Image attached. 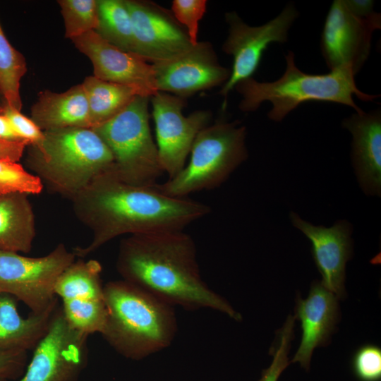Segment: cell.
Here are the masks:
<instances>
[{
    "instance_id": "cell-1",
    "label": "cell",
    "mask_w": 381,
    "mask_h": 381,
    "mask_svg": "<svg viewBox=\"0 0 381 381\" xmlns=\"http://www.w3.org/2000/svg\"><path fill=\"white\" fill-rule=\"evenodd\" d=\"M71 201L78 219L92 231L89 244L73 250L81 259L119 236L183 231L210 212L205 204L167 195L155 186L126 183L113 170L96 177Z\"/></svg>"
},
{
    "instance_id": "cell-2",
    "label": "cell",
    "mask_w": 381,
    "mask_h": 381,
    "mask_svg": "<svg viewBox=\"0 0 381 381\" xmlns=\"http://www.w3.org/2000/svg\"><path fill=\"white\" fill-rule=\"evenodd\" d=\"M122 279L186 310L211 309L236 321L242 315L202 279L193 238L183 231L129 235L119 245Z\"/></svg>"
},
{
    "instance_id": "cell-3",
    "label": "cell",
    "mask_w": 381,
    "mask_h": 381,
    "mask_svg": "<svg viewBox=\"0 0 381 381\" xmlns=\"http://www.w3.org/2000/svg\"><path fill=\"white\" fill-rule=\"evenodd\" d=\"M104 298L108 318L101 334L121 356L140 361L172 344L175 307L122 279L104 285Z\"/></svg>"
},
{
    "instance_id": "cell-4",
    "label": "cell",
    "mask_w": 381,
    "mask_h": 381,
    "mask_svg": "<svg viewBox=\"0 0 381 381\" xmlns=\"http://www.w3.org/2000/svg\"><path fill=\"white\" fill-rule=\"evenodd\" d=\"M44 132L39 145H28L26 163L52 192L72 200L96 177L114 169L113 155L92 129Z\"/></svg>"
},
{
    "instance_id": "cell-5",
    "label": "cell",
    "mask_w": 381,
    "mask_h": 381,
    "mask_svg": "<svg viewBox=\"0 0 381 381\" xmlns=\"http://www.w3.org/2000/svg\"><path fill=\"white\" fill-rule=\"evenodd\" d=\"M285 60V71L277 80L259 82L251 77L236 85L234 88L242 96L238 104L241 111H256L262 102L267 101L272 104L268 118L279 122L304 102H334L361 112L363 110L354 102L353 96L366 102L380 97L361 91L356 85V75L349 69L332 70L326 74H309L296 66L293 52H287Z\"/></svg>"
},
{
    "instance_id": "cell-6",
    "label": "cell",
    "mask_w": 381,
    "mask_h": 381,
    "mask_svg": "<svg viewBox=\"0 0 381 381\" xmlns=\"http://www.w3.org/2000/svg\"><path fill=\"white\" fill-rule=\"evenodd\" d=\"M246 128L238 121H219L197 135L189 163L174 177L155 186L175 198L220 186L248 157Z\"/></svg>"
},
{
    "instance_id": "cell-7",
    "label": "cell",
    "mask_w": 381,
    "mask_h": 381,
    "mask_svg": "<svg viewBox=\"0 0 381 381\" xmlns=\"http://www.w3.org/2000/svg\"><path fill=\"white\" fill-rule=\"evenodd\" d=\"M150 99L135 96L113 118L92 128L113 155V171L133 186H153L164 173L149 125Z\"/></svg>"
},
{
    "instance_id": "cell-8",
    "label": "cell",
    "mask_w": 381,
    "mask_h": 381,
    "mask_svg": "<svg viewBox=\"0 0 381 381\" xmlns=\"http://www.w3.org/2000/svg\"><path fill=\"white\" fill-rule=\"evenodd\" d=\"M75 258L63 243L37 258L0 250V294L22 301L31 313H42L57 303L56 282Z\"/></svg>"
},
{
    "instance_id": "cell-9",
    "label": "cell",
    "mask_w": 381,
    "mask_h": 381,
    "mask_svg": "<svg viewBox=\"0 0 381 381\" xmlns=\"http://www.w3.org/2000/svg\"><path fill=\"white\" fill-rule=\"evenodd\" d=\"M298 16L293 4H287L277 16L260 26L247 25L234 11L225 14L229 35L222 50L231 55L234 61L230 77L219 92L225 98L224 109L229 92L238 83L252 77L269 45L287 41L289 30Z\"/></svg>"
},
{
    "instance_id": "cell-10",
    "label": "cell",
    "mask_w": 381,
    "mask_h": 381,
    "mask_svg": "<svg viewBox=\"0 0 381 381\" xmlns=\"http://www.w3.org/2000/svg\"><path fill=\"white\" fill-rule=\"evenodd\" d=\"M88 336L71 327L57 307L18 381H78L88 361Z\"/></svg>"
},
{
    "instance_id": "cell-11",
    "label": "cell",
    "mask_w": 381,
    "mask_h": 381,
    "mask_svg": "<svg viewBox=\"0 0 381 381\" xmlns=\"http://www.w3.org/2000/svg\"><path fill=\"white\" fill-rule=\"evenodd\" d=\"M381 16L352 13L344 0H334L327 13L322 35L321 52L330 71L346 68L356 75L367 61L373 34L380 29Z\"/></svg>"
},
{
    "instance_id": "cell-12",
    "label": "cell",
    "mask_w": 381,
    "mask_h": 381,
    "mask_svg": "<svg viewBox=\"0 0 381 381\" xmlns=\"http://www.w3.org/2000/svg\"><path fill=\"white\" fill-rule=\"evenodd\" d=\"M150 99L159 162L164 173L171 179L184 168L195 138L207 126L211 114L198 110L185 116L182 114L185 98L164 92H158Z\"/></svg>"
},
{
    "instance_id": "cell-13",
    "label": "cell",
    "mask_w": 381,
    "mask_h": 381,
    "mask_svg": "<svg viewBox=\"0 0 381 381\" xmlns=\"http://www.w3.org/2000/svg\"><path fill=\"white\" fill-rule=\"evenodd\" d=\"M125 2L132 21L133 53L147 62L171 59L193 46L186 28L170 11L151 1Z\"/></svg>"
},
{
    "instance_id": "cell-14",
    "label": "cell",
    "mask_w": 381,
    "mask_h": 381,
    "mask_svg": "<svg viewBox=\"0 0 381 381\" xmlns=\"http://www.w3.org/2000/svg\"><path fill=\"white\" fill-rule=\"evenodd\" d=\"M152 65L158 92H172L183 98L224 85L231 74V70L219 63L208 42H198L183 54Z\"/></svg>"
},
{
    "instance_id": "cell-15",
    "label": "cell",
    "mask_w": 381,
    "mask_h": 381,
    "mask_svg": "<svg viewBox=\"0 0 381 381\" xmlns=\"http://www.w3.org/2000/svg\"><path fill=\"white\" fill-rule=\"evenodd\" d=\"M71 40L90 59L94 76L130 87L140 96L151 97L158 92L153 66L140 56L113 46L95 31Z\"/></svg>"
},
{
    "instance_id": "cell-16",
    "label": "cell",
    "mask_w": 381,
    "mask_h": 381,
    "mask_svg": "<svg viewBox=\"0 0 381 381\" xmlns=\"http://www.w3.org/2000/svg\"><path fill=\"white\" fill-rule=\"evenodd\" d=\"M293 225L310 240L315 265L322 275L321 284L338 299L345 296V269L352 251L351 225L339 220L332 226H314L291 212Z\"/></svg>"
},
{
    "instance_id": "cell-17",
    "label": "cell",
    "mask_w": 381,
    "mask_h": 381,
    "mask_svg": "<svg viewBox=\"0 0 381 381\" xmlns=\"http://www.w3.org/2000/svg\"><path fill=\"white\" fill-rule=\"evenodd\" d=\"M338 300L318 281L313 282L306 299H297L294 317L301 322L302 337L291 363H298L305 370H309L314 349L328 344L339 321Z\"/></svg>"
},
{
    "instance_id": "cell-18",
    "label": "cell",
    "mask_w": 381,
    "mask_h": 381,
    "mask_svg": "<svg viewBox=\"0 0 381 381\" xmlns=\"http://www.w3.org/2000/svg\"><path fill=\"white\" fill-rule=\"evenodd\" d=\"M342 126L353 136L351 157L363 191L380 195L381 191V111L356 112Z\"/></svg>"
},
{
    "instance_id": "cell-19",
    "label": "cell",
    "mask_w": 381,
    "mask_h": 381,
    "mask_svg": "<svg viewBox=\"0 0 381 381\" xmlns=\"http://www.w3.org/2000/svg\"><path fill=\"white\" fill-rule=\"evenodd\" d=\"M31 119L42 131L91 128L89 108L82 84L61 93L40 92L31 108Z\"/></svg>"
},
{
    "instance_id": "cell-20",
    "label": "cell",
    "mask_w": 381,
    "mask_h": 381,
    "mask_svg": "<svg viewBox=\"0 0 381 381\" xmlns=\"http://www.w3.org/2000/svg\"><path fill=\"white\" fill-rule=\"evenodd\" d=\"M17 299L0 294V351L34 349L46 334L57 303L40 313L24 318L18 313Z\"/></svg>"
},
{
    "instance_id": "cell-21",
    "label": "cell",
    "mask_w": 381,
    "mask_h": 381,
    "mask_svg": "<svg viewBox=\"0 0 381 381\" xmlns=\"http://www.w3.org/2000/svg\"><path fill=\"white\" fill-rule=\"evenodd\" d=\"M35 234V215L28 195H0V250L28 253Z\"/></svg>"
},
{
    "instance_id": "cell-22",
    "label": "cell",
    "mask_w": 381,
    "mask_h": 381,
    "mask_svg": "<svg viewBox=\"0 0 381 381\" xmlns=\"http://www.w3.org/2000/svg\"><path fill=\"white\" fill-rule=\"evenodd\" d=\"M87 100L91 128L109 121L138 95L133 88L92 75L81 83Z\"/></svg>"
},
{
    "instance_id": "cell-23",
    "label": "cell",
    "mask_w": 381,
    "mask_h": 381,
    "mask_svg": "<svg viewBox=\"0 0 381 381\" xmlns=\"http://www.w3.org/2000/svg\"><path fill=\"white\" fill-rule=\"evenodd\" d=\"M101 264L95 260H75L59 277L54 294L61 300H103Z\"/></svg>"
},
{
    "instance_id": "cell-24",
    "label": "cell",
    "mask_w": 381,
    "mask_h": 381,
    "mask_svg": "<svg viewBox=\"0 0 381 381\" xmlns=\"http://www.w3.org/2000/svg\"><path fill=\"white\" fill-rule=\"evenodd\" d=\"M97 1L99 23L95 32L113 46L133 53L132 21L125 0Z\"/></svg>"
},
{
    "instance_id": "cell-25",
    "label": "cell",
    "mask_w": 381,
    "mask_h": 381,
    "mask_svg": "<svg viewBox=\"0 0 381 381\" xmlns=\"http://www.w3.org/2000/svg\"><path fill=\"white\" fill-rule=\"evenodd\" d=\"M27 71L23 55L8 42L0 25V95L11 108L20 111V80Z\"/></svg>"
},
{
    "instance_id": "cell-26",
    "label": "cell",
    "mask_w": 381,
    "mask_h": 381,
    "mask_svg": "<svg viewBox=\"0 0 381 381\" xmlns=\"http://www.w3.org/2000/svg\"><path fill=\"white\" fill-rule=\"evenodd\" d=\"M61 308L67 323L76 331L90 335L104 329L108 318L104 299L63 300Z\"/></svg>"
},
{
    "instance_id": "cell-27",
    "label": "cell",
    "mask_w": 381,
    "mask_h": 381,
    "mask_svg": "<svg viewBox=\"0 0 381 381\" xmlns=\"http://www.w3.org/2000/svg\"><path fill=\"white\" fill-rule=\"evenodd\" d=\"M65 37L71 40L95 31L99 23L97 0H59Z\"/></svg>"
},
{
    "instance_id": "cell-28",
    "label": "cell",
    "mask_w": 381,
    "mask_h": 381,
    "mask_svg": "<svg viewBox=\"0 0 381 381\" xmlns=\"http://www.w3.org/2000/svg\"><path fill=\"white\" fill-rule=\"evenodd\" d=\"M39 177L19 163L0 159V195L13 193L39 194L43 189Z\"/></svg>"
},
{
    "instance_id": "cell-29",
    "label": "cell",
    "mask_w": 381,
    "mask_h": 381,
    "mask_svg": "<svg viewBox=\"0 0 381 381\" xmlns=\"http://www.w3.org/2000/svg\"><path fill=\"white\" fill-rule=\"evenodd\" d=\"M295 318L289 315L283 327L277 332V339L272 348L273 357L271 364L263 370L258 381H278L284 370L291 363L289 353L294 337Z\"/></svg>"
},
{
    "instance_id": "cell-30",
    "label": "cell",
    "mask_w": 381,
    "mask_h": 381,
    "mask_svg": "<svg viewBox=\"0 0 381 381\" xmlns=\"http://www.w3.org/2000/svg\"><path fill=\"white\" fill-rule=\"evenodd\" d=\"M206 0H174L171 12L183 25L193 45L198 43V24L206 11Z\"/></svg>"
},
{
    "instance_id": "cell-31",
    "label": "cell",
    "mask_w": 381,
    "mask_h": 381,
    "mask_svg": "<svg viewBox=\"0 0 381 381\" xmlns=\"http://www.w3.org/2000/svg\"><path fill=\"white\" fill-rule=\"evenodd\" d=\"M352 369L360 381H380V348L373 344L360 347L353 357Z\"/></svg>"
},
{
    "instance_id": "cell-32",
    "label": "cell",
    "mask_w": 381,
    "mask_h": 381,
    "mask_svg": "<svg viewBox=\"0 0 381 381\" xmlns=\"http://www.w3.org/2000/svg\"><path fill=\"white\" fill-rule=\"evenodd\" d=\"M0 114L10 121L18 135L30 145H39L44 139V132L30 118L21 114L20 111L9 107L5 102L0 106Z\"/></svg>"
},
{
    "instance_id": "cell-33",
    "label": "cell",
    "mask_w": 381,
    "mask_h": 381,
    "mask_svg": "<svg viewBox=\"0 0 381 381\" xmlns=\"http://www.w3.org/2000/svg\"><path fill=\"white\" fill-rule=\"evenodd\" d=\"M28 364L25 351H0V378L16 380L20 378Z\"/></svg>"
},
{
    "instance_id": "cell-34",
    "label": "cell",
    "mask_w": 381,
    "mask_h": 381,
    "mask_svg": "<svg viewBox=\"0 0 381 381\" xmlns=\"http://www.w3.org/2000/svg\"><path fill=\"white\" fill-rule=\"evenodd\" d=\"M27 142H11L0 139V159L18 162L23 157Z\"/></svg>"
},
{
    "instance_id": "cell-35",
    "label": "cell",
    "mask_w": 381,
    "mask_h": 381,
    "mask_svg": "<svg viewBox=\"0 0 381 381\" xmlns=\"http://www.w3.org/2000/svg\"><path fill=\"white\" fill-rule=\"evenodd\" d=\"M348 8L361 17H368L375 13L374 1L370 0H344Z\"/></svg>"
},
{
    "instance_id": "cell-36",
    "label": "cell",
    "mask_w": 381,
    "mask_h": 381,
    "mask_svg": "<svg viewBox=\"0 0 381 381\" xmlns=\"http://www.w3.org/2000/svg\"><path fill=\"white\" fill-rule=\"evenodd\" d=\"M0 139L11 142H27L18 135L9 120L2 114H0Z\"/></svg>"
},
{
    "instance_id": "cell-37",
    "label": "cell",
    "mask_w": 381,
    "mask_h": 381,
    "mask_svg": "<svg viewBox=\"0 0 381 381\" xmlns=\"http://www.w3.org/2000/svg\"><path fill=\"white\" fill-rule=\"evenodd\" d=\"M4 102V99L2 98V97L0 95V106L1 105V104Z\"/></svg>"
},
{
    "instance_id": "cell-38",
    "label": "cell",
    "mask_w": 381,
    "mask_h": 381,
    "mask_svg": "<svg viewBox=\"0 0 381 381\" xmlns=\"http://www.w3.org/2000/svg\"><path fill=\"white\" fill-rule=\"evenodd\" d=\"M0 381H8V380L4 378H0Z\"/></svg>"
}]
</instances>
